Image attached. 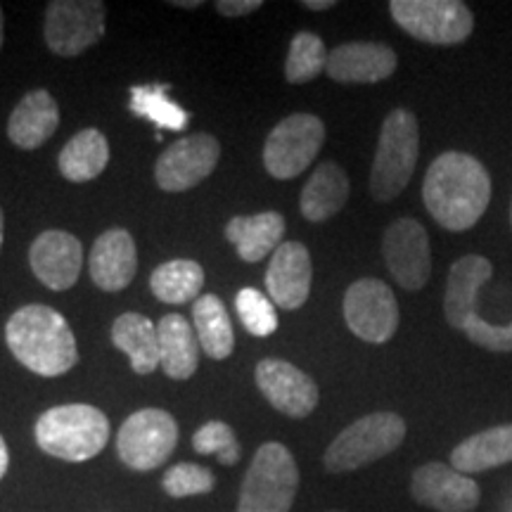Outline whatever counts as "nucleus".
I'll return each instance as SVG.
<instances>
[{
  "label": "nucleus",
  "mask_w": 512,
  "mask_h": 512,
  "mask_svg": "<svg viewBox=\"0 0 512 512\" xmlns=\"http://www.w3.org/2000/svg\"><path fill=\"white\" fill-rule=\"evenodd\" d=\"M3 41H5V17H3V8H0V50H3Z\"/></svg>",
  "instance_id": "obj_40"
},
{
  "label": "nucleus",
  "mask_w": 512,
  "mask_h": 512,
  "mask_svg": "<svg viewBox=\"0 0 512 512\" xmlns=\"http://www.w3.org/2000/svg\"><path fill=\"white\" fill-rule=\"evenodd\" d=\"M325 143V124L316 114L297 112L280 121L264 143V166L278 181H292L316 162Z\"/></svg>",
  "instance_id": "obj_8"
},
{
  "label": "nucleus",
  "mask_w": 512,
  "mask_h": 512,
  "mask_svg": "<svg viewBox=\"0 0 512 512\" xmlns=\"http://www.w3.org/2000/svg\"><path fill=\"white\" fill-rule=\"evenodd\" d=\"M112 344L128 356L133 373L150 375L162 366L157 325L143 313H121L112 325Z\"/></svg>",
  "instance_id": "obj_26"
},
{
  "label": "nucleus",
  "mask_w": 512,
  "mask_h": 512,
  "mask_svg": "<svg viewBox=\"0 0 512 512\" xmlns=\"http://www.w3.org/2000/svg\"><path fill=\"white\" fill-rule=\"evenodd\" d=\"M304 8H309V10H330V8H335V0H304Z\"/></svg>",
  "instance_id": "obj_38"
},
{
  "label": "nucleus",
  "mask_w": 512,
  "mask_h": 512,
  "mask_svg": "<svg viewBox=\"0 0 512 512\" xmlns=\"http://www.w3.org/2000/svg\"><path fill=\"white\" fill-rule=\"evenodd\" d=\"M235 309H238V316L249 335L268 337L278 330V313H275L271 297L254 290V287H245L238 292Z\"/></svg>",
  "instance_id": "obj_32"
},
{
  "label": "nucleus",
  "mask_w": 512,
  "mask_h": 512,
  "mask_svg": "<svg viewBox=\"0 0 512 512\" xmlns=\"http://www.w3.org/2000/svg\"><path fill=\"white\" fill-rule=\"evenodd\" d=\"M31 271L48 290L67 292L76 285L83 268V245L67 230H46L31 242Z\"/></svg>",
  "instance_id": "obj_16"
},
{
  "label": "nucleus",
  "mask_w": 512,
  "mask_h": 512,
  "mask_svg": "<svg viewBox=\"0 0 512 512\" xmlns=\"http://www.w3.org/2000/svg\"><path fill=\"white\" fill-rule=\"evenodd\" d=\"M382 256L389 273L403 290L418 292L432 275V247L425 226L415 219H399L384 230Z\"/></svg>",
  "instance_id": "obj_13"
},
{
  "label": "nucleus",
  "mask_w": 512,
  "mask_h": 512,
  "mask_svg": "<svg viewBox=\"0 0 512 512\" xmlns=\"http://www.w3.org/2000/svg\"><path fill=\"white\" fill-rule=\"evenodd\" d=\"M214 472L209 467L197 465V463H178L169 467L162 479L164 491L171 498H188V496H200L214 491Z\"/></svg>",
  "instance_id": "obj_34"
},
{
  "label": "nucleus",
  "mask_w": 512,
  "mask_h": 512,
  "mask_svg": "<svg viewBox=\"0 0 512 512\" xmlns=\"http://www.w3.org/2000/svg\"><path fill=\"white\" fill-rule=\"evenodd\" d=\"M411 496L437 512H475L482 501L475 479L444 463L420 465L413 472Z\"/></svg>",
  "instance_id": "obj_15"
},
{
  "label": "nucleus",
  "mask_w": 512,
  "mask_h": 512,
  "mask_svg": "<svg viewBox=\"0 0 512 512\" xmlns=\"http://www.w3.org/2000/svg\"><path fill=\"white\" fill-rule=\"evenodd\" d=\"M226 240L247 264H259L283 245L285 219L278 211H261L254 216H233L228 221Z\"/></svg>",
  "instance_id": "obj_22"
},
{
  "label": "nucleus",
  "mask_w": 512,
  "mask_h": 512,
  "mask_svg": "<svg viewBox=\"0 0 512 512\" xmlns=\"http://www.w3.org/2000/svg\"><path fill=\"white\" fill-rule=\"evenodd\" d=\"M313 264L302 242H283L266 268V290L273 304L285 311L302 309L311 294Z\"/></svg>",
  "instance_id": "obj_17"
},
{
  "label": "nucleus",
  "mask_w": 512,
  "mask_h": 512,
  "mask_svg": "<svg viewBox=\"0 0 512 512\" xmlns=\"http://www.w3.org/2000/svg\"><path fill=\"white\" fill-rule=\"evenodd\" d=\"M204 268L192 259H171L150 275V290L164 304H185L202 297Z\"/></svg>",
  "instance_id": "obj_29"
},
{
  "label": "nucleus",
  "mask_w": 512,
  "mask_h": 512,
  "mask_svg": "<svg viewBox=\"0 0 512 512\" xmlns=\"http://www.w3.org/2000/svg\"><path fill=\"white\" fill-rule=\"evenodd\" d=\"M107 5L100 0H53L46 8L43 38L50 53L76 57L105 36Z\"/></svg>",
  "instance_id": "obj_10"
},
{
  "label": "nucleus",
  "mask_w": 512,
  "mask_h": 512,
  "mask_svg": "<svg viewBox=\"0 0 512 512\" xmlns=\"http://www.w3.org/2000/svg\"><path fill=\"white\" fill-rule=\"evenodd\" d=\"M349 190V176L342 166L335 162L318 164L309 183L304 185L302 197H299V209H302L304 219L313 223L332 219L347 204Z\"/></svg>",
  "instance_id": "obj_24"
},
{
  "label": "nucleus",
  "mask_w": 512,
  "mask_h": 512,
  "mask_svg": "<svg viewBox=\"0 0 512 512\" xmlns=\"http://www.w3.org/2000/svg\"><path fill=\"white\" fill-rule=\"evenodd\" d=\"M467 339L477 347L494 354H512V323L510 325H494L482 316H475L463 330Z\"/></svg>",
  "instance_id": "obj_35"
},
{
  "label": "nucleus",
  "mask_w": 512,
  "mask_h": 512,
  "mask_svg": "<svg viewBox=\"0 0 512 512\" xmlns=\"http://www.w3.org/2000/svg\"><path fill=\"white\" fill-rule=\"evenodd\" d=\"M399 67V57L389 46L373 41L342 43L330 50L325 74L337 83H380Z\"/></svg>",
  "instance_id": "obj_18"
},
{
  "label": "nucleus",
  "mask_w": 512,
  "mask_h": 512,
  "mask_svg": "<svg viewBox=\"0 0 512 512\" xmlns=\"http://www.w3.org/2000/svg\"><path fill=\"white\" fill-rule=\"evenodd\" d=\"M491 275H494V266H491L486 256L479 254H467L451 266L446 278L444 316L453 330L463 332L467 323L479 316V290L489 283Z\"/></svg>",
  "instance_id": "obj_19"
},
{
  "label": "nucleus",
  "mask_w": 512,
  "mask_h": 512,
  "mask_svg": "<svg viewBox=\"0 0 512 512\" xmlns=\"http://www.w3.org/2000/svg\"><path fill=\"white\" fill-rule=\"evenodd\" d=\"M344 320L358 339L384 344L399 328V304L392 287L377 278H361L344 294Z\"/></svg>",
  "instance_id": "obj_11"
},
{
  "label": "nucleus",
  "mask_w": 512,
  "mask_h": 512,
  "mask_svg": "<svg viewBox=\"0 0 512 512\" xmlns=\"http://www.w3.org/2000/svg\"><path fill=\"white\" fill-rule=\"evenodd\" d=\"M221 143L211 133H192L171 143L155 164V181L164 192H185L214 174Z\"/></svg>",
  "instance_id": "obj_12"
},
{
  "label": "nucleus",
  "mask_w": 512,
  "mask_h": 512,
  "mask_svg": "<svg viewBox=\"0 0 512 512\" xmlns=\"http://www.w3.org/2000/svg\"><path fill=\"white\" fill-rule=\"evenodd\" d=\"M510 219H512V211H510Z\"/></svg>",
  "instance_id": "obj_43"
},
{
  "label": "nucleus",
  "mask_w": 512,
  "mask_h": 512,
  "mask_svg": "<svg viewBox=\"0 0 512 512\" xmlns=\"http://www.w3.org/2000/svg\"><path fill=\"white\" fill-rule=\"evenodd\" d=\"M5 342L24 368L41 377H60L79 363V347L60 311L43 304L22 306L5 325Z\"/></svg>",
  "instance_id": "obj_2"
},
{
  "label": "nucleus",
  "mask_w": 512,
  "mask_h": 512,
  "mask_svg": "<svg viewBox=\"0 0 512 512\" xmlns=\"http://www.w3.org/2000/svg\"><path fill=\"white\" fill-rule=\"evenodd\" d=\"M36 444L48 456L83 463L98 456L110 439V420L88 403L50 408L36 420Z\"/></svg>",
  "instance_id": "obj_3"
},
{
  "label": "nucleus",
  "mask_w": 512,
  "mask_h": 512,
  "mask_svg": "<svg viewBox=\"0 0 512 512\" xmlns=\"http://www.w3.org/2000/svg\"><path fill=\"white\" fill-rule=\"evenodd\" d=\"M60 126V107L57 100L43 88L29 91L8 119V138L19 150H38L55 136Z\"/></svg>",
  "instance_id": "obj_21"
},
{
  "label": "nucleus",
  "mask_w": 512,
  "mask_h": 512,
  "mask_svg": "<svg viewBox=\"0 0 512 512\" xmlns=\"http://www.w3.org/2000/svg\"><path fill=\"white\" fill-rule=\"evenodd\" d=\"M261 0H219L216 3V10H219V15L223 17H245V15H252L254 10L261 8Z\"/></svg>",
  "instance_id": "obj_36"
},
{
  "label": "nucleus",
  "mask_w": 512,
  "mask_h": 512,
  "mask_svg": "<svg viewBox=\"0 0 512 512\" xmlns=\"http://www.w3.org/2000/svg\"><path fill=\"white\" fill-rule=\"evenodd\" d=\"M110 164V143L98 128H83L60 150L57 166L72 183H88L98 178Z\"/></svg>",
  "instance_id": "obj_27"
},
{
  "label": "nucleus",
  "mask_w": 512,
  "mask_h": 512,
  "mask_svg": "<svg viewBox=\"0 0 512 512\" xmlns=\"http://www.w3.org/2000/svg\"><path fill=\"white\" fill-rule=\"evenodd\" d=\"M394 22L430 46H456L472 36L475 15L460 0H392Z\"/></svg>",
  "instance_id": "obj_7"
},
{
  "label": "nucleus",
  "mask_w": 512,
  "mask_h": 512,
  "mask_svg": "<svg viewBox=\"0 0 512 512\" xmlns=\"http://www.w3.org/2000/svg\"><path fill=\"white\" fill-rule=\"evenodd\" d=\"M297 491V460L287 446L268 441L254 453L240 489L238 512H290Z\"/></svg>",
  "instance_id": "obj_6"
},
{
  "label": "nucleus",
  "mask_w": 512,
  "mask_h": 512,
  "mask_svg": "<svg viewBox=\"0 0 512 512\" xmlns=\"http://www.w3.org/2000/svg\"><path fill=\"white\" fill-rule=\"evenodd\" d=\"M328 48H325L323 38L311 34V31H299L292 38L290 50H287L285 60V79L294 83H309L328 69Z\"/></svg>",
  "instance_id": "obj_31"
},
{
  "label": "nucleus",
  "mask_w": 512,
  "mask_h": 512,
  "mask_svg": "<svg viewBox=\"0 0 512 512\" xmlns=\"http://www.w3.org/2000/svg\"><path fill=\"white\" fill-rule=\"evenodd\" d=\"M422 200L441 228L463 233L477 226L491 202V176L477 157L444 152L430 164Z\"/></svg>",
  "instance_id": "obj_1"
},
{
  "label": "nucleus",
  "mask_w": 512,
  "mask_h": 512,
  "mask_svg": "<svg viewBox=\"0 0 512 512\" xmlns=\"http://www.w3.org/2000/svg\"><path fill=\"white\" fill-rule=\"evenodd\" d=\"M403 439H406V420L401 415L389 411L363 415L337 434L325 451L323 465L332 475L361 470L394 453Z\"/></svg>",
  "instance_id": "obj_5"
},
{
  "label": "nucleus",
  "mask_w": 512,
  "mask_h": 512,
  "mask_svg": "<svg viewBox=\"0 0 512 512\" xmlns=\"http://www.w3.org/2000/svg\"><path fill=\"white\" fill-rule=\"evenodd\" d=\"M328 512H344V510H328Z\"/></svg>",
  "instance_id": "obj_42"
},
{
  "label": "nucleus",
  "mask_w": 512,
  "mask_h": 512,
  "mask_svg": "<svg viewBox=\"0 0 512 512\" xmlns=\"http://www.w3.org/2000/svg\"><path fill=\"white\" fill-rule=\"evenodd\" d=\"M178 444L174 415L162 408H143L128 415L117 434V453L131 470L150 472L164 465Z\"/></svg>",
  "instance_id": "obj_9"
},
{
  "label": "nucleus",
  "mask_w": 512,
  "mask_h": 512,
  "mask_svg": "<svg viewBox=\"0 0 512 512\" xmlns=\"http://www.w3.org/2000/svg\"><path fill=\"white\" fill-rule=\"evenodd\" d=\"M159 361L171 380H190L200 363V339L181 313H169L159 320Z\"/></svg>",
  "instance_id": "obj_23"
},
{
  "label": "nucleus",
  "mask_w": 512,
  "mask_h": 512,
  "mask_svg": "<svg viewBox=\"0 0 512 512\" xmlns=\"http://www.w3.org/2000/svg\"><path fill=\"white\" fill-rule=\"evenodd\" d=\"M171 5H176V8H183V10H192V8H200V0H174Z\"/></svg>",
  "instance_id": "obj_39"
},
{
  "label": "nucleus",
  "mask_w": 512,
  "mask_h": 512,
  "mask_svg": "<svg viewBox=\"0 0 512 512\" xmlns=\"http://www.w3.org/2000/svg\"><path fill=\"white\" fill-rule=\"evenodd\" d=\"M3 240H5V216H3V209H0V249H3Z\"/></svg>",
  "instance_id": "obj_41"
},
{
  "label": "nucleus",
  "mask_w": 512,
  "mask_h": 512,
  "mask_svg": "<svg viewBox=\"0 0 512 512\" xmlns=\"http://www.w3.org/2000/svg\"><path fill=\"white\" fill-rule=\"evenodd\" d=\"M420 126L411 110L396 107L382 121L373 169H370V195L377 202H392L406 190L418 166Z\"/></svg>",
  "instance_id": "obj_4"
},
{
  "label": "nucleus",
  "mask_w": 512,
  "mask_h": 512,
  "mask_svg": "<svg viewBox=\"0 0 512 512\" xmlns=\"http://www.w3.org/2000/svg\"><path fill=\"white\" fill-rule=\"evenodd\" d=\"M131 112L143 119H150L157 128H166V131H185L190 119L188 112L169 98V86L166 83L133 86Z\"/></svg>",
  "instance_id": "obj_30"
},
{
  "label": "nucleus",
  "mask_w": 512,
  "mask_h": 512,
  "mask_svg": "<svg viewBox=\"0 0 512 512\" xmlns=\"http://www.w3.org/2000/svg\"><path fill=\"white\" fill-rule=\"evenodd\" d=\"M8 465H10L8 444H5L3 434H0V479H3V477H5V472H8Z\"/></svg>",
  "instance_id": "obj_37"
},
{
  "label": "nucleus",
  "mask_w": 512,
  "mask_h": 512,
  "mask_svg": "<svg viewBox=\"0 0 512 512\" xmlns=\"http://www.w3.org/2000/svg\"><path fill=\"white\" fill-rule=\"evenodd\" d=\"M254 380L264 399L287 418L302 420L316 411L318 384L304 370L283 358H264L254 370Z\"/></svg>",
  "instance_id": "obj_14"
},
{
  "label": "nucleus",
  "mask_w": 512,
  "mask_h": 512,
  "mask_svg": "<svg viewBox=\"0 0 512 512\" xmlns=\"http://www.w3.org/2000/svg\"><path fill=\"white\" fill-rule=\"evenodd\" d=\"M93 283L102 292H121L133 283L138 271V249L131 233L112 228L102 233L88 256Z\"/></svg>",
  "instance_id": "obj_20"
},
{
  "label": "nucleus",
  "mask_w": 512,
  "mask_h": 512,
  "mask_svg": "<svg viewBox=\"0 0 512 512\" xmlns=\"http://www.w3.org/2000/svg\"><path fill=\"white\" fill-rule=\"evenodd\" d=\"M192 323L204 354L214 361H226L235 349V332L226 306L216 294H202L192 306Z\"/></svg>",
  "instance_id": "obj_28"
},
{
  "label": "nucleus",
  "mask_w": 512,
  "mask_h": 512,
  "mask_svg": "<svg viewBox=\"0 0 512 512\" xmlns=\"http://www.w3.org/2000/svg\"><path fill=\"white\" fill-rule=\"evenodd\" d=\"M192 448L200 456H216L223 465H235L240 460V441L233 427L221 420L204 422L200 430L192 434Z\"/></svg>",
  "instance_id": "obj_33"
},
{
  "label": "nucleus",
  "mask_w": 512,
  "mask_h": 512,
  "mask_svg": "<svg viewBox=\"0 0 512 512\" xmlns=\"http://www.w3.org/2000/svg\"><path fill=\"white\" fill-rule=\"evenodd\" d=\"M508 463H512V422L472 434L451 451V467L467 477Z\"/></svg>",
  "instance_id": "obj_25"
}]
</instances>
